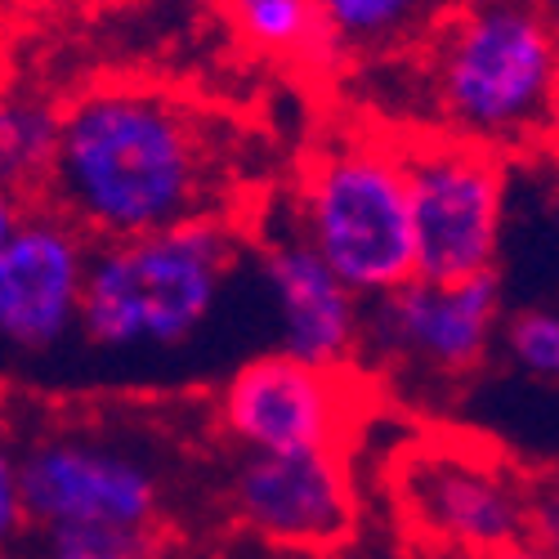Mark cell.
Here are the masks:
<instances>
[{
	"label": "cell",
	"instance_id": "30bf717a",
	"mask_svg": "<svg viewBox=\"0 0 559 559\" xmlns=\"http://www.w3.org/2000/svg\"><path fill=\"white\" fill-rule=\"evenodd\" d=\"M90 242L45 202H32L0 242V345L50 354L81 328Z\"/></svg>",
	"mask_w": 559,
	"mask_h": 559
},
{
	"label": "cell",
	"instance_id": "ffe728a7",
	"mask_svg": "<svg viewBox=\"0 0 559 559\" xmlns=\"http://www.w3.org/2000/svg\"><path fill=\"white\" fill-rule=\"evenodd\" d=\"M484 559H559V555L546 550V546L533 542V537H520V542H510V546H501V550H492V555H484Z\"/></svg>",
	"mask_w": 559,
	"mask_h": 559
},
{
	"label": "cell",
	"instance_id": "5bb4252c",
	"mask_svg": "<svg viewBox=\"0 0 559 559\" xmlns=\"http://www.w3.org/2000/svg\"><path fill=\"white\" fill-rule=\"evenodd\" d=\"M224 5L251 50L277 63L305 68L313 76H336L349 68L332 32L322 27L313 0H224Z\"/></svg>",
	"mask_w": 559,
	"mask_h": 559
},
{
	"label": "cell",
	"instance_id": "277c9868",
	"mask_svg": "<svg viewBox=\"0 0 559 559\" xmlns=\"http://www.w3.org/2000/svg\"><path fill=\"white\" fill-rule=\"evenodd\" d=\"M292 233L358 300L416 277L399 139L358 130L318 144L296 183Z\"/></svg>",
	"mask_w": 559,
	"mask_h": 559
},
{
	"label": "cell",
	"instance_id": "9a60e30c",
	"mask_svg": "<svg viewBox=\"0 0 559 559\" xmlns=\"http://www.w3.org/2000/svg\"><path fill=\"white\" fill-rule=\"evenodd\" d=\"M59 108L27 90L0 85V189L19 193L23 202H40L45 175L55 157Z\"/></svg>",
	"mask_w": 559,
	"mask_h": 559
},
{
	"label": "cell",
	"instance_id": "2e32d148",
	"mask_svg": "<svg viewBox=\"0 0 559 559\" xmlns=\"http://www.w3.org/2000/svg\"><path fill=\"white\" fill-rule=\"evenodd\" d=\"M36 559H162V528H130V524L40 528Z\"/></svg>",
	"mask_w": 559,
	"mask_h": 559
},
{
	"label": "cell",
	"instance_id": "44dd1931",
	"mask_svg": "<svg viewBox=\"0 0 559 559\" xmlns=\"http://www.w3.org/2000/svg\"><path fill=\"white\" fill-rule=\"evenodd\" d=\"M32 202H23L19 193H10V189H0V242H5V233L19 224V215L27 211Z\"/></svg>",
	"mask_w": 559,
	"mask_h": 559
},
{
	"label": "cell",
	"instance_id": "7402d4cb",
	"mask_svg": "<svg viewBox=\"0 0 559 559\" xmlns=\"http://www.w3.org/2000/svg\"><path fill=\"white\" fill-rule=\"evenodd\" d=\"M0 559H27V555H14V550H5V555H0Z\"/></svg>",
	"mask_w": 559,
	"mask_h": 559
},
{
	"label": "cell",
	"instance_id": "cb8c5ba5",
	"mask_svg": "<svg viewBox=\"0 0 559 559\" xmlns=\"http://www.w3.org/2000/svg\"><path fill=\"white\" fill-rule=\"evenodd\" d=\"M555 144H559V130H555Z\"/></svg>",
	"mask_w": 559,
	"mask_h": 559
},
{
	"label": "cell",
	"instance_id": "5b68a950",
	"mask_svg": "<svg viewBox=\"0 0 559 559\" xmlns=\"http://www.w3.org/2000/svg\"><path fill=\"white\" fill-rule=\"evenodd\" d=\"M416 277H475L497 273L506 224V162L501 153L443 130L399 139Z\"/></svg>",
	"mask_w": 559,
	"mask_h": 559
},
{
	"label": "cell",
	"instance_id": "ac0fdd59",
	"mask_svg": "<svg viewBox=\"0 0 559 559\" xmlns=\"http://www.w3.org/2000/svg\"><path fill=\"white\" fill-rule=\"evenodd\" d=\"M27 506H23V475H19V443L0 426V555L14 550L27 533Z\"/></svg>",
	"mask_w": 559,
	"mask_h": 559
},
{
	"label": "cell",
	"instance_id": "9c48e42d",
	"mask_svg": "<svg viewBox=\"0 0 559 559\" xmlns=\"http://www.w3.org/2000/svg\"><path fill=\"white\" fill-rule=\"evenodd\" d=\"M228 510L264 546L322 555L349 542L358 492L345 452H242L228 475Z\"/></svg>",
	"mask_w": 559,
	"mask_h": 559
},
{
	"label": "cell",
	"instance_id": "7a4b0ae2",
	"mask_svg": "<svg viewBox=\"0 0 559 559\" xmlns=\"http://www.w3.org/2000/svg\"><path fill=\"white\" fill-rule=\"evenodd\" d=\"M430 130L492 153L555 144L559 32L537 0H456L426 36Z\"/></svg>",
	"mask_w": 559,
	"mask_h": 559
},
{
	"label": "cell",
	"instance_id": "d6986e66",
	"mask_svg": "<svg viewBox=\"0 0 559 559\" xmlns=\"http://www.w3.org/2000/svg\"><path fill=\"white\" fill-rule=\"evenodd\" d=\"M528 537L559 555V479L528 492Z\"/></svg>",
	"mask_w": 559,
	"mask_h": 559
},
{
	"label": "cell",
	"instance_id": "8992f818",
	"mask_svg": "<svg viewBox=\"0 0 559 559\" xmlns=\"http://www.w3.org/2000/svg\"><path fill=\"white\" fill-rule=\"evenodd\" d=\"M362 345L377 362L416 381L452 385L484 367L501 332L497 273L407 277L403 287L362 300Z\"/></svg>",
	"mask_w": 559,
	"mask_h": 559
},
{
	"label": "cell",
	"instance_id": "8fae6325",
	"mask_svg": "<svg viewBox=\"0 0 559 559\" xmlns=\"http://www.w3.org/2000/svg\"><path fill=\"white\" fill-rule=\"evenodd\" d=\"M412 524L461 555H492L528 537V492L520 479L479 452L426 448L403 461L399 484Z\"/></svg>",
	"mask_w": 559,
	"mask_h": 559
},
{
	"label": "cell",
	"instance_id": "7c38bea8",
	"mask_svg": "<svg viewBox=\"0 0 559 559\" xmlns=\"http://www.w3.org/2000/svg\"><path fill=\"white\" fill-rule=\"evenodd\" d=\"M260 273L277 313V336L292 358L349 367L362 345V300L322 264L296 233H273L260 247Z\"/></svg>",
	"mask_w": 559,
	"mask_h": 559
},
{
	"label": "cell",
	"instance_id": "ba28073f",
	"mask_svg": "<svg viewBox=\"0 0 559 559\" xmlns=\"http://www.w3.org/2000/svg\"><path fill=\"white\" fill-rule=\"evenodd\" d=\"M23 506L32 528L59 524H130L157 528L166 488L153 465L108 439L40 435L19 448Z\"/></svg>",
	"mask_w": 559,
	"mask_h": 559
},
{
	"label": "cell",
	"instance_id": "6da1fadb",
	"mask_svg": "<svg viewBox=\"0 0 559 559\" xmlns=\"http://www.w3.org/2000/svg\"><path fill=\"white\" fill-rule=\"evenodd\" d=\"M228 130L153 85H95L59 108L40 202L90 242L228 219Z\"/></svg>",
	"mask_w": 559,
	"mask_h": 559
},
{
	"label": "cell",
	"instance_id": "3957f363",
	"mask_svg": "<svg viewBox=\"0 0 559 559\" xmlns=\"http://www.w3.org/2000/svg\"><path fill=\"white\" fill-rule=\"evenodd\" d=\"M238 228L198 219L144 238L95 242L81 292V336L99 349H175L215 318L233 269Z\"/></svg>",
	"mask_w": 559,
	"mask_h": 559
},
{
	"label": "cell",
	"instance_id": "603a6c76",
	"mask_svg": "<svg viewBox=\"0 0 559 559\" xmlns=\"http://www.w3.org/2000/svg\"><path fill=\"white\" fill-rule=\"evenodd\" d=\"M0 5H23V0H0Z\"/></svg>",
	"mask_w": 559,
	"mask_h": 559
},
{
	"label": "cell",
	"instance_id": "4fadbf2b",
	"mask_svg": "<svg viewBox=\"0 0 559 559\" xmlns=\"http://www.w3.org/2000/svg\"><path fill=\"white\" fill-rule=\"evenodd\" d=\"M345 63L390 59L426 40L456 0H313Z\"/></svg>",
	"mask_w": 559,
	"mask_h": 559
},
{
	"label": "cell",
	"instance_id": "e0dca14e",
	"mask_svg": "<svg viewBox=\"0 0 559 559\" xmlns=\"http://www.w3.org/2000/svg\"><path fill=\"white\" fill-rule=\"evenodd\" d=\"M497 341L506 345V358L515 362L524 377L559 381V309L537 305V309L510 313L501 322Z\"/></svg>",
	"mask_w": 559,
	"mask_h": 559
},
{
	"label": "cell",
	"instance_id": "52a82bcc",
	"mask_svg": "<svg viewBox=\"0 0 559 559\" xmlns=\"http://www.w3.org/2000/svg\"><path fill=\"white\" fill-rule=\"evenodd\" d=\"M362 390L349 367H318L287 349L242 362L215 399L219 430L242 452H345Z\"/></svg>",
	"mask_w": 559,
	"mask_h": 559
}]
</instances>
